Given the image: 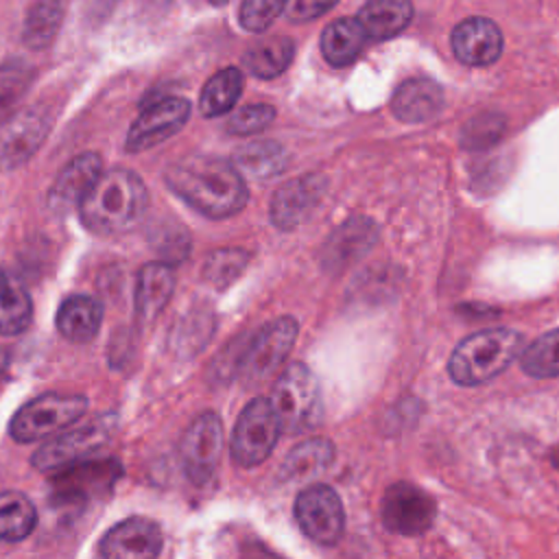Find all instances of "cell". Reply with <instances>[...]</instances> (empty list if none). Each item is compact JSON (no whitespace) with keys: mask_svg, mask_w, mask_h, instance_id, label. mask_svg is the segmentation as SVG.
<instances>
[{"mask_svg":"<svg viewBox=\"0 0 559 559\" xmlns=\"http://www.w3.org/2000/svg\"><path fill=\"white\" fill-rule=\"evenodd\" d=\"M166 186L207 218H227L249 199L234 162L214 155H188L164 173Z\"/></svg>","mask_w":559,"mask_h":559,"instance_id":"cell-1","label":"cell"},{"mask_svg":"<svg viewBox=\"0 0 559 559\" xmlns=\"http://www.w3.org/2000/svg\"><path fill=\"white\" fill-rule=\"evenodd\" d=\"M148 207L144 181L127 168H111L98 175L79 203L81 223L100 236H116L133 229Z\"/></svg>","mask_w":559,"mask_h":559,"instance_id":"cell-2","label":"cell"},{"mask_svg":"<svg viewBox=\"0 0 559 559\" xmlns=\"http://www.w3.org/2000/svg\"><path fill=\"white\" fill-rule=\"evenodd\" d=\"M524 338L509 328H489L463 338L450 356L448 371L454 382L474 386L502 373L522 352Z\"/></svg>","mask_w":559,"mask_h":559,"instance_id":"cell-3","label":"cell"},{"mask_svg":"<svg viewBox=\"0 0 559 559\" xmlns=\"http://www.w3.org/2000/svg\"><path fill=\"white\" fill-rule=\"evenodd\" d=\"M271 406L284 432L301 435L312 430L323 417V400L317 376L306 365L290 362L273 386Z\"/></svg>","mask_w":559,"mask_h":559,"instance_id":"cell-4","label":"cell"},{"mask_svg":"<svg viewBox=\"0 0 559 559\" xmlns=\"http://www.w3.org/2000/svg\"><path fill=\"white\" fill-rule=\"evenodd\" d=\"M87 411L83 395L46 393L26 402L11 419L9 432L20 443H31L74 424Z\"/></svg>","mask_w":559,"mask_h":559,"instance_id":"cell-5","label":"cell"},{"mask_svg":"<svg viewBox=\"0 0 559 559\" xmlns=\"http://www.w3.org/2000/svg\"><path fill=\"white\" fill-rule=\"evenodd\" d=\"M280 419L271 406V400H251L236 419L231 432V459L240 467L260 465L275 448L280 437Z\"/></svg>","mask_w":559,"mask_h":559,"instance_id":"cell-6","label":"cell"},{"mask_svg":"<svg viewBox=\"0 0 559 559\" xmlns=\"http://www.w3.org/2000/svg\"><path fill=\"white\" fill-rule=\"evenodd\" d=\"M297 341V321L293 317H280L262 325L242 349L238 360V376L247 384H258L275 373L288 358Z\"/></svg>","mask_w":559,"mask_h":559,"instance_id":"cell-7","label":"cell"},{"mask_svg":"<svg viewBox=\"0 0 559 559\" xmlns=\"http://www.w3.org/2000/svg\"><path fill=\"white\" fill-rule=\"evenodd\" d=\"M114 417H96L90 424L76 426L59 437L46 441L35 454L33 465L39 472H55L83 463L90 454L105 448L114 435Z\"/></svg>","mask_w":559,"mask_h":559,"instance_id":"cell-8","label":"cell"},{"mask_svg":"<svg viewBox=\"0 0 559 559\" xmlns=\"http://www.w3.org/2000/svg\"><path fill=\"white\" fill-rule=\"evenodd\" d=\"M295 520L306 537L323 546H334L343 535L345 511L330 485H312L297 496Z\"/></svg>","mask_w":559,"mask_h":559,"instance_id":"cell-9","label":"cell"},{"mask_svg":"<svg viewBox=\"0 0 559 559\" xmlns=\"http://www.w3.org/2000/svg\"><path fill=\"white\" fill-rule=\"evenodd\" d=\"M223 452V424L216 413H201L192 424L186 428L179 454L188 478L194 485H205L218 465Z\"/></svg>","mask_w":559,"mask_h":559,"instance_id":"cell-10","label":"cell"},{"mask_svg":"<svg viewBox=\"0 0 559 559\" xmlns=\"http://www.w3.org/2000/svg\"><path fill=\"white\" fill-rule=\"evenodd\" d=\"M190 116V103L181 96H164L146 105L129 127L124 148L142 153L175 135Z\"/></svg>","mask_w":559,"mask_h":559,"instance_id":"cell-11","label":"cell"},{"mask_svg":"<svg viewBox=\"0 0 559 559\" xmlns=\"http://www.w3.org/2000/svg\"><path fill=\"white\" fill-rule=\"evenodd\" d=\"M50 118L41 109L13 111L0 122V173L22 166L46 140Z\"/></svg>","mask_w":559,"mask_h":559,"instance_id":"cell-12","label":"cell"},{"mask_svg":"<svg viewBox=\"0 0 559 559\" xmlns=\"http://www.w3.org/2000/svg\"><path fill=\"white\" fill-rule=\"evenodd\" d=\"M435 500L411 483H395L382 498V522L397 535H421L430 528Z\"/></svg>","mask_w":559,"mask_h":559,"instance_id":"cell-13","label":"cell"},{"mask_svg":"<svg viewBox=\"0 0 559 559\" xmlns=\"http://www.w3.org/2000/svg\"><path fill=\"white\" fill-rule=\"evenodd\" d=\"M162 552V531L153 520L129 518L111 526L100 544L98 555L107 559H151Z\"/></svg>","mask_w":559,"mask_h":559,"instance_id":"cell-14","label":"cell"},{"mask_svg":"<svg viewBox=\"0 0 559 559\" xmlns=\"http://www.w3.org/2000/svg\"><path fill=\"white\" fill-rule=\"evenodd\" d=\"M323 179L317 175L297 177L277 188L271 199V221L280 229H295L308 218L323 194Z\"/></svg>","mask_w":559,"mask_h":559,"instance_id":"cell-15","label":"cell"},{"mask_svg":"<svg viewBox=\"0 0 559 559\" xmlns=\"http://www.w3.org/2000/svg\"><path fill=\"white\" fill-rule=\"evenodd\" d=\"M452 50L465 66H491L502 55V33L487 17H467L452 31Z\"/></svg>","mask_w":559,"mask_h":559,"instance_id":"cell-16","label":"cell"},{"mask_svg":"<svg viewBox=\"0 0 559 559\" xmlns=\"http://www.w3.org/2000/svg\"><path fill=\"white\" fill-rule=\"evenodd\" d=\"M103 173V162L96 153L76 155L66 168L57 175L55 183L48 192V207L57 214L68 212L70 207H79L85 192Z\"/></svg>","mask_w":559,"mask_h":559,"instance_id":"cell-17","label":"cell"},{"mask_svg":"<svg viewBox=\"0 0 559 559\" xmlns=\"http://www.w3.org/2000/svg\"><path fill=\"white\" fill-rule=\"evenodd\" d=\"M175 290V273L173 266L155 260L140 269L135 284V314L142 325H148L157 319V314L170 301Z\"/></svg>","mask_w":559,"mask_h":559,"instance_id":"cell-18","label":"cell"},{"mask_svg":"<svg viewBox=\"0 0 559 559\" xmlns=\"http://www.w3.org/2000/svg\"><path fill=\"white\" fill-rule=\"evenodd\" d=\"M443 109V90L432 79L404 81L393 98L391 111L402 122H428Z\"/></svg>","mask_w":559,"mask_h":559,"instance_id":"cell-19","label":"cell"},{"mask_svg":"<svg viewBox=\"0 0 559 559\" xmlns=\"http://www.w3.org/2000/svg\"><path fill=\"white\" fill-rule=\"evenodd\" d=\"M103 321V306L90 295H72L57 310V330L72 343H87Z\"/></svg>","mask_w":559,"mask_h":559,"instance_id":"cell-20","label":"cell"},{"mask_svg":"<svg viewBox=\"0 0 559 559\" xmlns=\"http://www.w3.org/2000/svg\"><path fill=\"white\" fill-rule=\"evenodd\" d=\"M413 17L411 0H369L360 13L358 22L367 39H391L400 35Z\"/></svg>","mask_w":559,"mask_h":559,"instance_id":"cell-21","label":"cell"},{"mask_svg":"<svg viewBox=\"0 0 559 559\" xmlns=\"http://www.w3.org/2000/svg\"><path fill=\"white\" fill-rule=\"evenodd\" d=\"M33 319V304L24 284L7 269H0V334H22Z\"/></svg>","mask_w":559,"mask_h":559,"instance_id":"cell-22","label":"cell"},{"mask_svg":"<svg viewBox=\"0 0 559 559\" xmlns=\"http://www.w3.org/2000/svg\"><path fill=\"white\" fill-rule=\"evenodd\" d=\"M367 35L358 17H341L321 33V52L332 66L352 63L365 48Z\"/></svg>","mask_w":559,"mask_h":559,"instance_id":"cell-23","label":"cell"},{"mask_svg":"<svg viewBox=\"0 0 559 559\" xmlns=\"http://www.w3.org/2000/svg\"><path fill=\"white\" fill-rule=\"evenodd\" d=\"M376 240V225L367 218H352L343 223L325 245V264L345 266L360 258Z\"/></svg>","mask_w":559,"mask_h":559,"instance_id":"cell-24","label":"cell"},{"mask_svg":"<svg viewBox=\"0 0 559 559\" xmlns=\"http://www.w3.org/2000/svg\"><path fill=\"white\" fill-rule=\"evenodd\" d=\"M234 166L251 177L269 179L288 166V155L282 144L273 140H258L240 146L234 153Z\"/></svg>","mask_w":559,"mask_h":559,"instance_id":"cell-25","label":"cell"},{"mask_svg":"<svg viewBox=\"0 0 559 559\" xmlns=\"http://www.w3.org/2000/svg\"><path fill=\"white\" fill-rule=\"evenodd\" d=\"M66 13V2L63 0H37L24 20V31L22 39L28 48L44 50L48 48L61 28Z\"/></svg>","mask_w":559,"mask_h":559,"instance_id":"cell-26","label":"cell"},{"mask_svg":"<svg viewBox=\"0 0 559 559\" xmlns=\"http://www.w3.org/2000/svg\"><path fill=\"white\" fill-rule=\"evenodd\" d=\"M242 83H245V79L238 68H223L216 74H212L199 96L201 114L205 118L227 114L236 105V100L242 92Z\"/></svg>","mask_w":559,"mask_h":559,"instance_id":"cell-27","label":"cell"},{"mask_svg":"<svg viewBox=\"0 0 559 559\" xmlns=\"http://www.w3.org/2000/svg\"><path fill=\"white\" fill-rule=\"evenodd\" d=\"M37 511L33 502L15 489L0 491V539L20 542L35 528Z\"/></svg>","mask_w":559,"mask_h":559,"instance_id":"cell-28","label":"cell"},{"mask_svg":"<svg viewBox=\"0 0 559 559\" xmlns=\"http://www.w3.org/2000/svg\"><path fill=\"white\" fill-rule=\"evenodd\" d=\"M293 55H295V44L288 37H271L251 46L245 52L242 61L251 74L260 79H273L288 68V63L293 61Z\"/></svg>","mask_w":559,"mask_h":559,"instance_id":"cell-29","label":"cell"},{"mask_svg":"<svg viewBox=\"0 0 559 559\" xmlns=\"http://www.w3.org/2000/svg\"><path fill=\"white\" fill-rule=\"evenodd\" d=\"M334 459V445L328 439H308L297 443L282 463L286 478H308L325 469Z\"/></svg>","mask_w":559,"mask_h":559,"instance_id":"cell-30","label":"cell"},{"mask_svg":"<svg viewBox=\"0 0 559 559\" xmlns=\"http://www.w3.org/2000/svg\"><path fill=\"white\" fill-rule=\"evenodd\" d=\"M33 76L35 70L22 59H11L0 66V122L15 111L17 103L28 92Z\"/></svg>","mask_w":559,"mask_h":559,"instance_id":"cell-31","label":"cell"},{"mask_svg":"<svg viewBox=\"0 0 559 559\" xmlns=\"http://www.w3.org/2000/svg\"><path fill=\"white\" fill-rule=\"evenodd\" d=\"M522 369L533 378L559 376V330L542 334L522 352Z\"/></svg>","mask_w":559,"mask_h":559,"instance_id":"cell-32","label":"cell"},{"mask_svg":"<svg viewBox=\"0 0 559 559\" xmlns=\"http://www.w3.org/2000/svg\"><path fill=\"white\" fill-rule=\"evenodd\" d=\"M151 247L155 249L157 258L166 264H177L188 258L190 253V236L183 229V225L175 221L155 223L151 229Z\"/></svg>","mask_w":559,"mask_h":559,"instance_id":"cell-33","label":"cell"},{"mask_svg":"<svg viewBox=\"0 0 559 559\" xmlns=\"http://www.w3.org/2000/svg\"><path fill=\"white\" fill-rule=\"evenodd\" d=\"M247 262H249V255L242 249H218L205 260L203 277L210 284L223 288L245 271Z\"/></svg>","mask_w":559,"mask_h":559,"instance_id":"cell-34","label":"cell"},{"mask_svg":"<svg viewBox=\"0 0 559 559\" xmlns=\"http://www.w3.org/2000/svg\"><path fill=\"white\" fill-rule=\"evenodd\" d=\"M286 4L288 0H242L238 13L240 26L251 33H262L280 17Z\"/></svg>","mask_w":559,"mask_h":559,"instance_id":"cell-35","label":"cell"},{"mask_svg":"<svg viewBox=\"0 0 559 559\" xmlns=\"http://www.w3.org/2000/svg\"><path fill=\"white\" fill-rule=\"evenodd\" d=\"M502 133H504V118L498 114H483L465 124V129L461 131V144L465 148H485L496 140H500Z\"/></svg>","mask_w":559,"mask_h":559,"instance_id":"cell-36","label":"cell"},{"mask_svg":"<svg viewBox=\"0 0 559 559\" xmlns=\"http://www.w3.org/2000/svg\"><path fill=\"white\" fill-rule=\"evenodd\" d=\"M275 118V109L266 103H255L240 107L229 120H227V131L234 135H253L266 129Z\"/></svg>","mask_w":559,"mask_h":559,"instance_id":"cell-37","label":"cell"},{"mask_svg":"<svg viewBox=\"0 0 559 559\" xmlns=\"http://www.w3.org/2000/svg\"><path fill=\"white\" fill-rule=\"evenodd\" d=\"M338 0H290L288 2V17L293 22H306L323 15L330 11Z\"/></svg>","mask_w":559,"mask_h":559,"instance_id":"cell-38","label":"cell"},{"mask_svg":"<svg viewBox=\"0 0 559 559\" xmlns=\"http://www.w3.org/2000/svg\"><path fill=\"white\" fill-rule=\"evenodd\" d=\"M550 461H552V465H555V467H559V448L550 450Z\"/></svg>","mask_w":559,"mask_h":559,"instance_id":"cell-39","label":"cell"},{"mask_svg":"<svg viewBox=\"0 0 559 559\" xmlns=\"http://www.w3.org/2000/svg\"><path fill=\"white\" fill-rule=\"evenodd\" d=\"M210 2H212V4H225L227 0H210Z\"/></svg>","mask_w":559,"mask_h":559,"instance_id":"cell-40","label":"cell"}]
</instances>
